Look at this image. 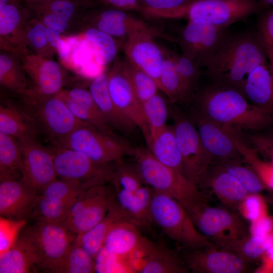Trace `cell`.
<instances>
[{
  "label": "cell",
  "instance_id": "94428289",
  "mask_svg": "<svg viewBox=\"0 0 273 273\" xmlns=\"http://www.w3.org/2000/svg\"><path fill=\"white\" fill-rule=\"evenodd\" d=\"M19 1L23 3H27V2H33V1H35L37 0H19Z\"/></svg>",
  "mask_w": 273,
  "mask_h": 273
},
{
  "label": "cell",
  "instance_id": "b9f144b4",
  "mask_svg": "<svg viewBox=\"0 0 273 273\" xmlns=\"http://www.w3.org/2000/svg\"><path fill=\"white\" fill-rule=\"evenodd\" d=\"M46 28L40 20L31 16L26 25V43L30 53L52 58L56 53L48 42Z\"/></svg>",
  "mask_w": 273,
  "mask_h": 273
},
{
  "label": "cell",
  "instance_id": "681fc988",
  "mask_svg": "<svg viewBox=\"0 0 273 273\" xmlns=\"http://www.w3.org/2000/svg\"><path fill=\"white\" fill-rule=\"evenodd\" d=\"M273 245V233L265 236L251 235L239 246L236 252L247 260L258 258Z\"/></svg>",
  "mask_w": 273,
  "mask_h": 273
},
{
  "label": "cell",
  "instance_id": "ee69618b",
  "mask_svg": "<svg viewBox=\"0 0 273 273\" xmlns=\"http://www.w3.org/2000/svg\"><path fill=\"white\" fill-rule=\"evenodd\" d=\"M125 67L134 94L141 104L158 94L159 87L152 77L127 59Z\"/></svg>",
  "mask_w": 273,
  "mask_h": 273
},
{
  "label": "cell",
  "instance_id": "91938a15",
  "mask_svg": "<svg viewBox=\"0 0 273 273\" xmlns=\"http://www.w3.org/2000/svg\"><path fill=\"white\" fill-rule=\"evenodd\" d=\"M263 4H268L273 5V0H258Z\"/></svg>",
  "mask_w": 273,
  "mask_h": 273
},
{
  "label": "cell",
  "instance_id": "d6a6232c",
  "mask_svg": "<svg viewBox=\"0 0 273 273\" xmlns=\"http://www.w3.org/2000/svg\"><path fill=\"white\" fill-rule=\"evenodd\" d=\"M0 54V84L10 92L22 97L29 87L27 76L22 68L21 57L1 51Z\"/></svg>",
  "mask_w": 273,
  "mask_h": 273
},
{
  "label": "cell",
  "instance_id": "8992f818",
  "mask_svg": "<svg viewBox=\"0 0 273 273\" xmlns=\"http://www.w3.org/2000/svg\"><path fill=\"white\" fill-rule=\"evenodd\" d=\"M54 144L81 152L100 163L119 162L126 155L133 156L135 150L112 132L103 131L90 124L78 128Z\"/></svg>",
  "mask_w": 273,
  "mask_h": 273
},
{
  "label": "cell",
  "instance_id": "2e32d148",
  "mask_svg": "<svg viewBox=\"0 0 273 273\" xmlns=\"http://www.w3.org/2000/svg\"><path fill=\"white\" fill-rule=\"evenodd\" d=\"M89 8L82 15L79 32L86 27L96 28L115 38H126L140 31L154 30L145 21L127 11L103 6Z\"/></svg>",
  "mask_w": 273,
  "mask_h": 273
},
{
  "label": "cell",
  "instance_id": "cb8c5ba5",
  "mask_svg": "<svg viewBox=\"0 0 273 273\" xmlns=\"http://www.w3.org/2000/svg\"><path fill=\"white\" fill-rule=\"evenodd\" d=\"M196 186L202 192L209 189L224 204L239 206L250 194L240 182L218 164H211Z\"/></svg>",
  "mask_w": 273,
  "mask_h": 273
},
{
  "label": "cell",
  "instance_id": "60d3db41",
  "mask_svg": "<svg viewBox=\"0 0 273 273\" xmlns=\"http://www.w3.org/2000/svg\"><path fill=\"white\" fill-rule=\"evenodd\" d=\"M96 272H138L137 262L108 251L104 246L94 258Z\"/></svg>",
  "mask_w": 273,
  "mask_h": 273
},
{
  "label": "cell",
  "instance_id": "30bf717a",
  "mask_svg": "<svg viewBox=\"0 0 273 273\" xmlns=\"http://www.w3.org/2000/svg\"><path fill=\"white\" fill-rule=\"evenodd\" d=\"M173 128L183 162L185 176L196 185L199 178L213 162L205 149L191 116L173 112Z\"/></svg>",
  "mask_w": 273,
  "mask_h": 273
},
{
  "label": "cell",
  "instance_id": "d590c367",
  "mask_svg": "<svg viewBox=\"0 0 273 273\" xmlns=\"http://www.w3.org/2000/svg\"><path fill=\"white\" fill-rule=\"evenodd\" d=\"M80 32L90 46L99 64L106 67L115 60L118 46L115 38L93 27L85 28Z\"/></svg>",
  "mask_w": 273,
  "mask_h": 273
},
{
  "label": "cell",
  "instance_id": "e575fe53",
  "mask_svg": "<svg viewBox=\"0 0 273 273\" xmlns=\"http://www.w3.org/2000/svg\"><path fill=\"white\" fill-rule=\"evenodd\" d=\"M165 55L160 79L159 89L174 103L188 104L193 100L187 93L177 70L172 53Z\"/></svg>",
  "mask_w": 273,
  "mask_h": 273
},
{
  "label": "cell",
  "instance_id": "f6af8a7d",
  "mask_svg": "<svg viewBox=\"0 0 273 273\" xmlns=\"http://www.w3.org/2000/svg\"><path fill=\"white\" fill-rule=\"evenodd\" d=\"M114 190H122L135 194L145 184L135 165L117 162L111 183Z\"/></svg>",
  "mask_w": 273,
  "mask_h": 273
},
{
  "label": "cell",
  "instance_id": "5bb4252c",
  "mask_svg": "<svg viewBox=\"0 0 273 273\" xmlns=\"http://www.w3.org/2000/svg\"><path fill=\"white\" fill-rule=\"evenodd\" d=\"M180 250V255L190 272L244 273L250 270L247 260L233 250L216 246Z\"/></svg>",
  "mask_w": 273,
  "mask_h": 273
},
{
  "label": "cell",
  "instance_id": "4316f807",
  "mask_svg": "<svg viewBox=\"0 0 273 273\" xmlns=\"http://www.w3.org/2000/svg\"><path fill=\"white\" fill-rule=\"evenodd\" d=\"M108 74L104 72L93 79L89 91L110 126L120 131L131 132L135 126L114 105L108 86Z\"/></svg>",
  "mask_w": 273,
  "mask_h": 273
},
{
  "label": "cell",
  "instance_id": "f546056e",
  "mask_svg": "<svg viewBox=\"0 0 273 273\" xmlns=\"http://www.w3.org/2000/svg\"><path fill=\"white\" fill-rule=\"evenodd\" d=\"M36 267L34 246L24 232L12 248L0 254L1 273L31 272Z\"/></svg>",
  "mask_w": 273,
  "mask_h": 273
},
{
  "label": "cell",
  "instance_id": "db71d44e",
  "mask_svg": "<svg viewBox=\"0 0 273 273\" xmlns=\"http://www.w3.org/2000/svg\"><path fill=\"white\" fill-rule=\"evenodd\" d=\"M251 222V235L265 236L272 233L273 219L266 214Z\"/></svg>",
  "mask_w": 273,
  "mask_h": 273
},
{
  "label": "cell",
  "instance_id": "ba28073f",
  "mask_svg": "<svg viewBox=\"0 0 273 273\" xmlns=\"http://www.w3.org/2000/svg\"><path fill=\"white\" fill-rule=\"evenodd\" d=\"M35 220V223L23 232L34 246L36 267L51 272L66 254L77 235L62 222Z\"/></svg>",
  "mask_w": 273,
  "mask_h": 273
},
{
  "label": "cell",
  "instance_id": "5b68a950",
  "mask_svg": "<svg viewBox=\"0 0 273 273\" xmlns=\"http://www.w3.org/2000/svg\"><path fill=\"white\" fill-rule=\"evenodd\" d=\"M198 231L218 247L236 251L249 236L246 225L225 208L212 206L208 200L185 208Z\"/></svg>",
  "mask_w": 273,
  "mask_h": 273
},
{
  "label": "cell",
  "instance_id": "7a4b0ae2",
  "mask_svg": "<svg viewBox=\"0 0 273 273\" xmlns=\"http://www.w3.org/2000/svg\"><path fill=\"white\" fill-rule=\"evenodd\" d=\"M197 110L222 126L237 130H261L273 124V112L249 103L241 92L212 83L198 90Z\"/></svg>",
  "mask_w": 273,
  "mask_h": 273
},
{
  "label": "cell",
  "instance_id": "11a10c76",
  "mask_svg": "<svg viewBox=\"0 0 273 273\" xmlns=\"http://www.w3.org/2000/svg\"><path fill=\"white\" fill-rule=\"evenodd\" d=\"M99 5L125 11L141 12L139 0H94Z\"/></svg>",
  "mask_w": 273,
  "mask_h": 273
},
{
  "label": "cell",
  "instance_id": "6da1fadb",
  "mask_svg": "<svg viewBox=\"0 0 273 273\" xmlns=\"http://www.w3.org/2000/svg\"><path fill=\"white\" fill-rule=\"evenodd\" d=\"M269 63L254 32L228 33L204 64L211 83L234 88L244 95L249 74L260 65Z\"/></svg>",
  "mask_w": 273,
  "mask_h": 273
},
{
  "label": "cell",
  "instance_id": "52a82bcc",
  "mask_svg": "<svg viewBox=\"0 0 273 273\" xmlns=\"http://www.w3.org/2000/svg\"><path fill=\"white\" fill-rule=\"evenodd\" d=\"M51 149L57 178L76 181L85 189L111 183L117 162L100 163L71 149Z\"/></svg>",
  "mask_w": 273,
  "mask_h": 273
},
{
  "label": "cell",
  "instance_id": "1f68e13d",
  "mask_svg": "<svg viewBox=\"0 0 273 273\" xmlns=\"http://www.w3.org/2000/svg\"><path fill=\"white\" fill-rule=\"evenodd\" d=\"M148 146L152 155L159 162L185 175L183 159L173 126L166 125L155 136Z\"/></svg>",
  "mask_w": 273,
  "mask_h": 273
},
{
  "label": "cell",
  "instance_id": "7402d4cb",
  "mask_svg": "<svg viewBox=\"0 0 273 273\" xmlns=\"http://www.w3.org/2000/svg\"><path fill=\"white\" fill-rule=\"evenodd\" d=\"M191 117L203 146L213 158V163L242 158L225 126L205 116L196 109Z\"/></svg>",
  "mask_w": 273,
  "mask_h": 273
},
{
  "label": "cell",
  "instance_id": "9f6ffc18",
  "mask_svg": "<svg viewBox=\"0 0 273 273\" xmlns=\"http://www.w3.org/2000/svg\"><path fill=\"white\" fill-rule=\"evenodd\" d=\"M46 27L47 37L48 42L50 47L56 53L57 43L63 34L58 31L49 28L47 27Z\"/></svg>",
  "mask_w": 273,
  "mask_h": 273
},
{
  "label": "cell",
  "instance_id": "680465c9",
  "mask_svg": "<svg viewBox=\"0 0 273 273\" xmlns=\"http://www.w3.org/2000/svg\"><path fill=\"white\" fill-rule=\"evenodd\" d=\"M17 0H0V8Z\"/></svg>",
  "mask_w": 273,
  "mask_h": 273
},
{
  "label": "cell",
  "instance_id": "8d00e7d4",
  "mask_svg": "<svg viewBox=\"0 0 273 273\" xmlns=\"http://www.w3.org/2000/svg\"><path fill=\"white\" fill-rule=\"evenodd\" d=\"M96 272L95 259L75 242L51 270L55 273H93Z\"/></svg>",
  "mask_w": 273,
  "mask_h": 273
},
{
  "label": "cell",
  "instance_id": "ab89813d",
  "mask_svg": "<svg viewBox=\"0 0 273 273\" xmlns=\"http://www.w3.org/2000/svg\"><path fill=\"white\" fill-rule=\"evenodd\" d=\"M197 0H139L141 13L156 18H179Z\"/></svg>",
  "mask_w": 273,
  "mask_h": 273
},
{
  "label": "cell",
  "instance_id": "c3c4849f",
  "mask_svg": "<svg viewBox=\"0 0 273 273\" xmlns=\"http://www.w3.org/2000/svg\"><path fill=\"white\" fill-rule=\"evenodd\" d=\"M254 32L266 55L273 73V10L266 12L261 17Z\"/></svg>",
  "mask_w": 273,
  "mask_h": 273
},
{
  "label": "cell",
  "instance_id": "603a6c76",
  "mask_svg": "<svg viewBox=\"0 0 273 273\" xmlns=\"http://www.w3.org/2000/svg\"><path fill=\"white\" fill-rule=\"evenodd\" d=\"M156 245L143 236L136 225L128 220H123L111 229L103 246L113 253L134 259L139 268L142 260Z\"/></svg>",
  "mask_w": 273,
  "mask_h": 273
},
{
  "label": "cell",
  "instance_id": "bcb514c9",
  "mask_svg": "<svg viewBox=\"0 0 273 273\" xmlns=\"http://www.w3.org/2000/svg\"><path fill=\"white\" fill-rule=\"evenodd\" d=\"M175 66L184 87L193 101L201 75V67L182 54L172 53Z\"/></svg>",
  "mask_w": 273,
  "mask_h": 273
},
{
  "label": "cell",
  "instance_id": "816d5d0a",
  "mask_svg": "<svg viewBox=\"0 0 273 273\" xmlns=\"http://www.w3.org/2000/svg\"><path fill=\"white\" fill-rule=\"evenodd\" d=\"M245 136L258 154L273 165V132L248 134Z\"/></svg>",
  "mask_w": 273,
  "mask_h": 273
},
{
  "label": "cell",
  "instance_id": "7dc6e473",
  "mask_svg": "<svg viewBox=\"0 0 273 273\" xmlns=\"http://www.w3.org/2000/svg\"><path fill=\"white\" fill-rule=\"evenodd\" d=\"M86 190L76 181L57 178L48 184L40 194L61 200L73 201Z\"/></svg>",
  "mask_w": 273,
  "mask_h": 273
},
{
  "label": "cell",
  "instance_id": "8fae6325",
  "mask_svg": "<svg viewBox=\"0 0 273 273\" xmlns=\"http://www.w3.org/2000/svg\"><path fill=\"white\" fill-rule=\"evenodd\" d=\"M22 68L30 83L22 97L27 105L54 96L63 89L64 73L52 58L29 53L21 57Z\"/></svg>",
  "mask_w": 273,
  "mask_h": 273
},
{
  "label": "cell",
  "instance_id": "d6986e66",
  "mask_svg": "<svg viewBox=\"0 0 273 273\" xmlns=\"http://www.w3.org/2000/svg\"><path fill=\"white\" fill-rule=\"evenodd\" d=\"M19 142L23 158L22 177L40 193L57 178L53 152L36 139Z\"/></svg>",
  "mask_w": 273,
  "mask_h": 273
},
{
  "label": "cell",
  "instance_id": "e0dca14e",
  "mask_svg": "<svg viewBox=\"0 0 273 273\" xmlns=\"http://www.w3.org/2000/svg\"><path fill=\"white\" fill-rule=\"evenodd\" d=\"M28 105L34 108L38 122L53 143L67 136L78 128L89 124L77 118L57 95Z\"/></svg>",
  "mask_w": 273,
  "mask_h": 273
},
{
  "label": "cell",
  "instance_id": "83f0119b",
  "mask_svg": "<svg viewBox=\"0 0 273 273\" xmlns=\"http://www.w3.org/2000/svg\"><path fill=\"white\" fill-rule=\"evenodd\" d=\"M244 95L252 104L273 112V73L269 63L259 65L249 74Z\"/></svg>",
  "mask_w": 273,
  "mask_h": 273
},
{
  "label": "cell",
  "instance_id": "f907efd6",
  "mask_svg": "<svg viewBox=\"0 0 273 273\" xmlns=\"http://www.w3.org/2000/svg\"><path fill=\"white\" fill-rule=\"evenodd\" d=\"M25 224V219H14L1 216L0 254L9 250L15 245L19 234Z\"/></svg>",
  "mask_w": 273,
  "mask_h": 273
},
{
  "label": "cell",
  "instance_id": "7bdbcfd3",
  "mask_svg": "<svg viewBox=\"0 0 273 273\" xmlns=\"http://www.w3.org/2000/svg\"><path fill=\"white\" fill-rule=\"evenodd\" d=\"M242 159H235L217 163L229 174L235 177L250 194H256L266 187L262 180L251 167L241 164Z\"/></svg>",
  "mask_w": 273,
  "mask_h": 273
},
{
  "label": "cell",
  "instance_id": "f1b7e54d",
  "mask_svg": "<svg viewBox=\"0 0 273 273\" xmlns=\"http://www.w3.org/2000/svg\"><path fill=\"white\" fill-rule=\"evenodd\" d=\"M0 132L18 141L36 139L37 128L34 120L9 102L0 105Z\"/></svg>",
  "mask_w": 273,
  "mask_h": 273
},
{
  "label": "cell",
  "instance_id": "74e56055",
  "mask_svg": "<svg viewBox=\"0 0 273 273\" xmlns=\"http://www.w3.org/2000/svg\"><path fill=\"white\" fill-rule=\"evenodd\" d=\"M76 200L64 201L49 198L39 194L30 217L51 222H62L68 216Z\"/></svg>",
  "mask_w": 273,
  "mask_h": 273
},
{
  "label": "cell",
  "instance_id": "d4e9b609",
  "mask_svg": "<svg viewBox=\"0 0 273 273\" xmlns=\"http://www.w3.org/2000/svg\"><path fill=\"white\" fill-rule=\"evenodd\" d=\"M115 197L129 221L139 228L149 229L153 223L151 215L152 189L145 185L135 194L118 189Z\"/></svg>",
  "mask_w": 273,
  "mask_h": 273
},
{
  "label": "cell",
  "instance_id": "9c48e42d",
  "mask_svg": "<svg viewBox=\"0 0 273 273\" xmlns=\"http://www.w3.org/2000/svg\"><path fill=\"white\" fill-rule=\"evenodd\" d=\"M262 4L258 0H197L179 18L201 20L228 28L232 24L260 12Z\"/></svg>",
  "mask_w": 273,
  "mask_h": 273
},
{
  "label": "cell",
  "instance_id": "f5cc1de1",
  "mask_svg": "<svg viewBox=\"0 0 273 273\" xmlns=\"http://www.w3.org/2000/svg\"><path fill=\"white\" fill-rule=\"evenodd\" d=\"M247 219L252 221L264 214L262 210V202L255 194H249L241 204Z\"/></svg>",
  "mask_w": 273,
  "mask_h": 273
},
{
  "label": "cell",
  "instance_id": "3957f363",
  "mask_svg": "<svg viewBox=\"0 0 273 273\" xmlns=\"http://www.w3.org/2000/svg\"><path fill=\"white\" fill-rule=\"evenodd\" d=\"M133 156L145 184L169 195L184 208L195 203L208 200L207 197L194 183L180 171L159 162L149 149L135 148Z\"/></svg>",
  "mask_w": 273,
  "mask_h": 273
},
{
  "label": "cell",
  "instance_id": "f35d334b",
  "mask_svg": "<svg viewBox=\"0 0 273 273\" xmlns=\"http://www.w3.org/2000/svg\"><path fill=\"white\" fill-rule=\"evenodd\" d=\"M149 133L148 145L155 136L166 126L168 110L164 99L158 94L141 104Z\"/></svg>",
  "mask_w": 273,
  "mask_h": 273
},
{
  "label": "cell",
  "instance_id": "836d02e7",
  "mask_svg": "<svg viewBox=\"0 0 273 273\" xmlns=\"http://www.w3.org/2000/svg\"><path fill=\"white\" fill-rule=\"evenodd\" d=\"M22 166L23 158L19 141L0 132V179L20 177Z\"/></svg>",
  "mask_w": 273,
  "mask_h": 273
},
{
  "label": "cell",
  "instance_id": "277c9868",
  "mask_svg": "<svg viewBox=\"0 0 273 273\" xmlns=\"http://www.w3.org/2000/svg\"><path fill=\"white\" fill-rule=\"evenodd\" d=\"M151 215L153 223L174 241L180 249H196L215 246L198 231L178 201L153 189Z\"/></svg>",
  "mask_w": 273,
  "mask_h": 273
},
{
  "label": "cell",
  "instance_id": "7c38bea8",
  "mask_svg": "<svg viewBox=\"0 0 273 273\" xmlns=\"http://www.w3.org/2000/svg\"><path fill=\"white\" fill-rule=\"evenodd\" d=\"M228 33V28L205 21L194 20L189 21L175 39L181 54L202 68Z\"/></svg>",
  "mask_w": 273,
  "mask_h": 273
},
{
  "label": "cell",
  "instance_id": "6f0895ef",
  "mask_svg": "<svg viewBox=\"0 0 273 273\" xmlns=\"http://www.w3.org/2000/svg\"><path fill=\"white\" fill-rule=\"evenodd\" d=\"M270 259V260L273 263V245L269 247L265 252Z\"/></svg>",
  "mask_w": 273,
  "mask_h": 273
},
{
  "label": "cell",
  "instance_id": "484cf974",
  "mask_svg": "<svg viewBox=\"0 0 273 273\" xmlns=\"http://www.w3.org/2000/svg\"><path fill=\"white\" fill-rule=\"evenodd\" d=\"M123 220H128L127 217L116 201L114 192L111 204L106 215L94 227L83 234L77 235L75 242L95 258L103 247L111 229Z\"/></svg>",
  "mask_w": 273,
  "mask_h": 273
},
{
  "label": "cell",
  "instance_id": "9a60e30c",
  "mask_svg": "<svg viewBox=\"0 0 273 273\" xmlns=\"http://www.w3.org/2000/svg\"><path fill=\"white\" fill-rule=\"evenodd\" d=\"M107 79L109 93L114 105L135 127L140 129L147 142L149 137L148 128L141 104L136 98L127 74L125 60L115 59Z\"/></svg>",
  "mask_w": 273,
  "mask_h": 273
},
{
  "label": "cell",
  "instance_id": "ac0fdd59",
  "mask_svg": "<svg viewBox=\"0 0 273 273\" xmlns=\"http://www.w3.org/2000/svg\"><path fill=\"white\" fill-rule=\"evenodd\" d=\"M157 34L155 30L134 32L126 38L123 49L126 59L152 77L159 88L165 55L154 40V35Z\"/></svg>",
  "mask_w": 273,
  "mask_h": 273
},
{
  "label": "cell",
  "instance_id": "44dd1931",
  "mask_svg": "<svg viewBox=\"0 0 273 273\" xmlns=\"http://www.w3.org/2000/svg\"><path fill=\"white\" fill-rule=\"evenodd\" d=\"M39 194L22 177L0 179L1 216L14 219L30 217Z\"/></svg>",
  "mask_w": 273,
  "mask_h": 273
},
{
  "label": "cell",
  "instance_id": "4dcf8cb0",
  "mask_svg": "<svg viewBox=\"0 0 273 273\" xmlns=\"http://www.w3.org/2000/svg\"><path fill=\"white\" fill-rule=\"evenodd\" d=\"M190 270L180 254L161 244L153 249L141 261L139 273H188Z\"/></svg>",
  "mask_w": 273,
  "mask_h": 273
},
{
  "label": "cell",
  "instance_id": "4fadbf2b",
  "mask_svg": "<svg viewBox=\"0 0 273 273\" xmlns=\"http://www.w3.org/2000/svg\"><path fill=\"white\" fill-rule=\"evenodd\" d=\"M114 195L106 185L84 191L72 206L62 222L76 235L88 231L107 214Z\"/></svg>",
  "mask_w": 273,
  "mask_h": 273
},
{
  "label": "cell",
  "instance_id": "ffe728a7",
  "mask_svg": "<svg viewBox=\"0 0 273 273\" xmlns=\"http://www.w3.org/2000/svg\"><path fill=\"white\" fill-rule=\"evenodd\" d=\"M17 0L0 8V48L22 57L30 53L25 28L31 17L28 8Z\"/></svg>",
  "mask_w": 273,
  "mask_h": 273
}]
</instances>
